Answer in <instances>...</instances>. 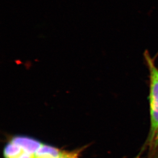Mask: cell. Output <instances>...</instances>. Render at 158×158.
Masks as SVG:
<instances>
[{"label":"cell","instance_id":"cell-1","mask_svg":"<svg viewBox=\"0 0 158 158\" xmlns=\"http://www.w3.org/2000/svg\"><path fill=\"white\" fill-rule=\"evenodd\" d=\"M144 57L150 73L151 129L148 139L137 158H139L142 152L148 148V149H150L158 129V68L148 51L145 52Z\"/></svg>","mask_w":158,"mask_h":158},{"label":"cell","instance_id":"cell-2","mask_svg":"<svg viewBox=\"0 0 158 158\" xmlns=\"http://www.w3.org/2000/svg\"><path fill=\"white\" fill-rule=\"evenodd\" d=\"M11 142L19 145L24 151L31 155H35L43 145L40 142L33 138L23 136H17L13 138Z\"/></svg>","mask_w":158,"mask_h":158},{"label":"cell","instance_id":"cell-3","mask_svg":"<svg viewBox=\"0 0 158 158\" xmlns=\"http://www.w3.org/2000/svg\"><path fill=\"white\" fill-rule=\"evenodd\" d=\"M61 153L58 149L53 147L42 145L35 156L38 158H60Z\"/></svg>","mask_w":158,"mask_h":158},{"label":"cell","instance_id":"cell-4","mask_svg":"<svg viewBox=\"0 0 158 158\" xmlns=\"http://www.w3.org/2000/svg\"><path fill=\"white\" fill-rule=\"evenodd\" d=\"M24 151L18 145L10 142L5 147L4 156L5 158H14L22 154Z\"/></svg>","mask_w":158,"mask_h":158},{"label":"cell","instance_id":"cell-5","mask_svg":"<svg viewBox=\"0 0 158 158\" xmlns=\"http://www.w3.org/2000/svg\"><path fill=\"white\" fill-rule=\"evenodd\" d=\"M77 152H62L60 158H78ZM34 158H38L34 157Z\"/></svg>","mask_w":158,"mask_h":158},{"label":"cell","instance_id":"cell-6","mask_svg":"<svg viewBox=\"0 0 158 158\" xmlns=\"http://www.w3.org/2000/svg\"><path fill=\"white\" fill-rule=\"evenodd\" d=\"M34 157H35V155H31L28 153H26L25 151H23L19 155L14 158H34Z\"/></svg>","mask_w":158,"mask_h":158}]
</instances>
